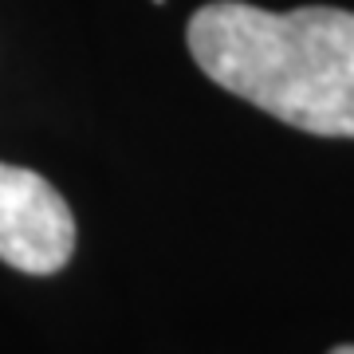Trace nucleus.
Wrapping results in <instances>:
<instances>
[{
  "mask_svg": "<svg viewBox=\"0 0 354 354\" xmlns=\"http://www.w3.org/2000/svg\"><path fill=\"white\" fill-rule=\"evenodd\" d=\"M189 55L228 95L323 138H354V12H264L213 0L189 20Z\"/></svg>",
  "mask_w": 354,
  "mask_h": 354,
  "instance_id": "1",
  "label": "nucleus"
},
{
  "mask_svg": "<svg viewBox=\"0 0 354 354\" xmlns=\"http://www.w3.org/2000/svg\"><path fill=\"white\" fill-rule=\"evenodd\" d=\"M330 354H354V342H339V346H335Z\"/></svg>",
  "mask_w": 354,
  "mask_h": 354,
  "instance_id": "3",
  "label": "nucleus"
},
{
  "mask_svg": "<svg viewBox=\"0 0 354 354\" xmlns=\"http://www.w3.org/2000/svg\"><path fill=\"white\" fill-rule=\"evenodd\" d=\"M75 256V216L36 169L0 162V260L24 276H55Z\"/></svg>",
  "mask_w": 354,
  "mask_h": 354,
  "instance_id": "2",
  "label": "nucleus"
},
{
  "mask_svg": "<svg viewBox=\"0 0 354 354\" xmlns=\"http://www.w3.org/2000/svg\"><path fill=\"white\" fill-rule=\"evenodd\" d=\"M153 4H162V0H153Z\"/></svg>",
  "mask_w": 354,
  "mask_h": 354,
  "instance_id": "4",
  "label": "nucleus"
}]
</instances>
